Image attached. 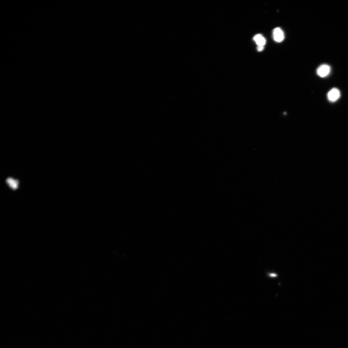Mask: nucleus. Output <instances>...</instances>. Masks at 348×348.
Wrapping results in <instances>:
<instances>
[{
	"instance_id": "6",
	"label": "nucleus",
	"mask_w": 348,
	"mask_h": 348,
	"mask_svg": "<svg viewBox=\"0 0 348 348\" xmlns=\"http://www.w3.org/2000/svg\"><path fill=\"white\" fill-rule=\"evenodd\" d=\"M264 49V46H258L257 48L258 50L259 51V52H261V51H262Z\"/></svg>"
},
{
	"instance_id": "2",
	"label": "nucleus",
	"mask_w": 348,
	"mask_h": 348,
	"mask_svg": "<svg viewBox=\"0 0 348 348\" xmlns=\"http://www.w3.org/2000/svg\"><path fill=\"white\" fill-rule=\"evenodd\" d=\"M340 97V91L336 88H334L330 90L327 94L328 100L331 102H334L338 100Z\"/></svg>"
},
{
	"instance_id": "4",
	"label": "nucleus",
	"mask_w": 348,
	"mask_h": 348,
	"mask_svg": "<svg viewBox=\"0 0 348 348\" xmlns=\"http://www.w3.org/2000/svg\"><path fill=\"white\" fill-rule=\"evenodd\" d=\"M254 40L258 46H264L266 44V39L261 34L256 35L254 36Z\"/></svg>"
},
{
	"instance_id": "7",
	"label": "nucleus",
	"mask_w": 348,
	"mask_h": 348,
	"mask_svg": "<svg viewBox=\"0 0 348 348\" xmlns=\"http://www.w3.org/2000/svg\"><path fill=\"white\" fill-rule=\"evenodd\" d=\"M277 276V275L276 274H274V273H273V274L272 273V274H270V276L271 277H275Z\"/></svg>"
},
{
	"instance_id": "3",
	"label": "nucleus",
	"mask_w": 348,
	"mask_h": 348,
	"mask_svg": "<svg viewBox=\"0 0 348 348\" xmlns=\"http://www.w3.org/2000/svg\"><path fill=\"white\" fill-rule=\"evenodd\" d=\"M273 35L275 41L277 42H281L284 38V33L280 28H276L274 29Z\"/></svg>"
},
{
	"instance_id": "1",
	"label": "nucleus",
	"mask_w": 348,
	"mask_h": 348,
	"mask_svg": "<svg viewBox=\"0 0 348 348\" xmlns=\"http://www.w3.org/2000/svg\"><path fill=\"white\" fill-rule=\"evenodd\" d=\"M330 67L327 64H323L320 66L317 70V75L321 78L327 76L331 72Z\"/></svg>"
},
{
	"instance_id": "5",
	"label": "nucleus",
	"mask_w": 348,
	"mask_h": 348,
	"mask_svg": "<svg viewBox=\"0 0 348 348\" xmlns=\"http://www.w3.org/2000/svg\"><path fill=\"white\" fill-rule=\"evenodd\" d=\"M6 182L10 187L13 190H16L18 187L19 182L16 179H14L12 178H9L7 179Z\"/></svg>"
}]
</instances>
